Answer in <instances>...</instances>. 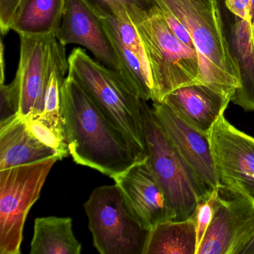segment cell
<instances>
[{"label":"cell","instance_id":"cell-9","mask_svg":"<svg viewBox=\"0 0 254 254\" xmlns=\"http://www.w3.org/2000/svg\"><path fill=\"white\" fill-rule=\"evenodd\" d=\"M20 62L14 81L20 99L19 116L23 120L42 114L46 93L59 42L56 33L20 35Z\"/></svg>","mask_w":254,"mask_h":254},{"label":"cell","instance_id":"cell-28","mask_svg":"<svg viewBox=\"0 0 254 254\" xmlns=\"http://www.w3.org/2000/svg\"><path fill=\"white\" fill-rule=\"evenodd\" d=\"M225 5L236 17L251 23L252 0H225Z\"/></svg>","mask_w":254,"mask_h":254},{"label":"cell","instance_id":"cell-13","mask_svg":"<svg viewBox=\"0 0 254 254\" xmlns=\"http://www.w3.org/2000/svg\"><path fill=\"white\" fill-rule=\"evenodd\" d=\"M62 45L87 49L96 61L120 72L118 60L102 18L83 0H66L60 28L56 33Z\"/></svg>","mask_w":254,"mask_h":254},{"label":"cell","instance_id":"cell-10","mask_svg":"<svg viewBox=\"0 0 254 254\" xmlns=\"http://www.w3.org/2000/svg\"><path fill=\"white\" fill-rule=\"evenodd\" d=\"M197 254H241L254 238V202L223 187Z\"/></svg>","mask_w":254,"mask_h":254},{"label":"cell","instance_id":"cell-22","mask_svg":"<svg viewBox=\"0 0 254 254\" xmlns=\"http://www.w3.org/2000/svg\"><path fill=\"white\" fill-rule=\"evenodd\" d=\"M26 123L31 133L41 142L56 150L62 160L70 155L64 135L61 134L38 118L26 120Z\"/></svg>","mask_w":254,"mask_h":254},{"label":"cell","instance_id":"cell-2","mask_svg":"<svg viewBox=\"0 0 254 254\" xmlns=\"http://www.w3.org/2000/svg\"><path fill=\"white\" fill-rule=\"evenodd\" d=\"M187 28L198 55L205 85L232 98L240 87L218 0H154Z\"/></svg>","mask_w":254,"mask_h":254},{"label":"cell","instance_id":"cell-20","mask_svg":"<svg viewBox=\"0 0 254 254\" xmlns=\"http://www.w3.org/2000/svg\"><path fill=\"white\" fill-rule=\"evenodd\" d=\"M106 31L117 55L122 78L141 99L152 101L153 81L148 61L141 59Z\"/></svg>","mask_w":254,"mask_h":254},{"label":"cell","instance_id":"cell-31","mask_svg":"<svg viewBox=\"0 0 254 254\" xmlns=\"http://www.w3.org/2000/svg\"><path fill=\"white\" fill-rule=\"evenodd\" d=\"M251 30H252L253 39H254V0H252V5H251Z\"/></svg>","mask_w":254,"mask_h":254},{"label":"cell","instance_id":"cell-30","mask_svg":"<svg viewBox=\"0 0 254 254\" xmlns=\"http://www.w3.org/2000/svg\"><path fill=\"white\" fill-rule=\"evenodd\" d=\"M4 47L3 44L1 46V84H4Z\"/></svg>","mask_w":254,"mask_h":254},{"label":"cell","instance_id":"cell-8","mask_svg":"<svg viewBox=\"0 0 254 254\" xmlns=\"http://www.w3.org/2000/svg\"><path fill=\"white\" fill-rule=\"evenodd\" d=\"M209 139L221 187L254 202V137L230 124L224 114Z\"/></svg>","mask_w":254,"mask_h":254},{"label":"cell","instance_id":"cell-23","mask_svg":"<svg viewBox=\"0 0 254 254\" xmlns=\"http://www.w3.org/2000/svg\"><path fill=\"white\" fill-rule=\"evenodd\" d=\"M218 190H212L209 196L200 200L193 213L196 224L197 253L215 213L218 198Z\"/></svg>","mask_w":254,"mask_h":254},{"label":"cell","instance_id":"cell-26","mask_svg":"<svg viewBox=\"0 0 254 254\" xmlns=\"http://www.w3.org/2000/svg\"><path fill=\"white\" fill-rule=\"evenodd\" d=\"M21 0H0V29L2 35L11 31V23Z\"/></svg>","mask_w":254,"mask_h":254},{"label":"cell","instance_id":"cell-16","mask_svg":"<svg viewBox=\"0 0 254 254\" xmlns=\"http://www.w3.org/2000/svg\"><path fill=\"white\" fill-rule=\"evenodd\" d=\"M227 38L240 78V87L231 102L245 111H254V43L251 23L235 16Z\"/></svg>","mask_w":254,"mask_h":254},{"label":"cell","instance_id":"cell-27","mask_svg":"<svg viewBox=\"0 0 254 254\" xmlns=\"http://www.w3.org/2000/svg\"><path fill=\"white\" fill-rule=\"evenodd\" d=\"M161 11L163 13V17H164L166 23H168L174 34L178 37V39L182 41L186 45L194 49L192 40H191L187 28L183 25V23L177 17H175L173 14H171V13L168 12L166 11H163V10H161Z\"/></svg>","mask_w":254,"mask_h":254},{"label":"cell","instance_id":"cell-25","mask_svg":"<svg viewBox=\"0 0 254 254\" xmlns=\"http://www.w3.org/2000/svg\"><path fill=\"white\" fill-rule=\"evenodd\" d=\"M0 124L19 115L20 99L15 81L8 84H1L0 88Z\"/></svg>","mask_w":254,"mask_h":254},{"label":"cell","instance_id":"cell-24","mask_svg":"<svg viewBox=\"0 0 254 254\" xmlns=\"http://www.w3.org/2000/svg\"><path fill=\"white\" fill-rule=\"evenodd\" d=\"M101 18L113 16L112 9L117 4L126 5L127 11L138 9L147 11L156 5L154 0H83Z\"/></svg>","mask_w":254,"mask_h":254},{"label":"cell","instance_id":"cell-11","mask_svg":"<svg viewBox=\"0 0 254 254\" xmlns=\"http://www.w3.org/2000/svg\"><path fill=\"white\" fill-rule=\"evenodd\" d=\"M114 181L136 221L150 230L159 223L173 220L167 199L148 159L134 163Z\"/></svg>","mask_w":254,"mask_h":254},{"label":"cell","instance_id":"cell-5","mask_svg":"<svg viewBox=\"0 0 254 254\" xmlns=\"http://www.w3.org/2000/svg\"><path fill=\"white\" fill-rule=\"evenodd\" d=\"M141 117L150 166L164 191L173 220L181 221L194 213L199 202L211 190L186 163L159 125L152 108L142 99Z\"/></svg>","mask_w":254,"mask_h":254},{"label":"cell","instance_id":"cell-1","mask_svg":"<svg viewBox=\"0 0 254 254\" xmlns=\"http://www.w3.org/2000/svg\"><path fill=\"white\" fill-rule=\"evenodd\" d=\"M62 114L69 154L77 164L110 178L141 160L120 129L67 75L62 87Z\"/></svg>","mask_w":254,"mask_h":254},{"label":"cell","instance_id":"cell-4","mask_svg":"<svg viewBox=\"0 0 254 254\" xmlns=\"http://www.w3.org/2000/svg\"><path fill=\"white\" fill-rule=\"evenodd\" d=\"M68 75L84 89L92 100L120 129L141 160L148 158L141 117V99L120 72L92 59L76 48L68 58Z\"/></svg>","mask_w":254,"mask_h":254},{"label":"cell","instance_id":"cell-3","mask_svg":"<svg viewBox=\"0 0 254 254\" xmlns=\"http://www.w3.org/2000/svg\"><path fill=\"white\" fill-rule=\"evenodd\" d=\"M128 11L142 38L153 81V102L177 89L204 84L198 55L178 39L157 5L150 10Z\"/></svg>","mask_w":254,"mask_h":254},{"label":"cell","instance_id":"cell-29","mask_svg":"<svg viewBox=\"0 0 254 254\" xmlns=\"http://www.w3.org/2000/svg\"><path fill=\"white\" fill-rule=\"evenodd\" d=\"M241 254H254V238L245 246Z\"/></svg>","mask_w":254,"mask_h":254},{"label":"cell","instance_id":"cell-17","mask_svg":"<svg viewBox=\"0 0 254 254\" xmlns=\"http://www.w3.org/2000/svg\"><path fill=\"white\" fill-rule=\"evenodd\" d=\"M66 0H21L11 23V30L20 35L57 33Z\"/></svg>","mask_w":254,"mask_h":254},{"label":"cell","instance_id":"cell-12","mask_svg":"<svg viewBox=\"0 0 254 254\" xmlns=\"http://www.w3.org/2000/svg\"><path fill=\"white\" fill-rule=\"evenodd\" d=\"M152 111L160 127L186 163L211 190H218L221 184L209 134L190 126L163 102H153Z\"/></svg>","mask_w":254,"mask_h":254},{"label":"cell","instance_id":"cell-7","mask_svg":"<svg viewBox=\"0 0 254 254\" xmlns=\"http://www.w3.org/2000/svg\"><path fill=\"white\" fill-rule=\"evenodd\" d=\"M58 156L0 170V254H20L28 214Z\"/></svg>","mask_w":254,"mask_h":254},{"label":"cell","instance_id":"cell-15","mask_svg":"<svg viewBox=\"0 0 254 254\" xmlns=\"http://www.w3.org/2000/svg\"><path fill=\"white\" fill-rule=\"evenodd\" d=\"M61 159L56 150L37 139L20 116L0 124V170L50 157Z\"/></svg>","mask_w":254,"mask_h":254},{"label":"cell","instance_id":"cell-14","mask_svg":"<svg viewBox=\"0 0 254 254\" xmlns=\"http://www.w3.org/2000/svg\"><path fill=\"white\" fill-rule=\"evenodd\" d=\"M231 97L205 84H191L174 90L163 103L184 121L202 133L209 134L215 122L224 115Z\"/></svg>","mask_w":254,"mask_h":254},{"label":"cell","instance_id":"cell-19","mask_svg":"<svg viewBox=\"0 0 254 254\" xmlns=\"http://www.w3.org/2000/svg\"><path fill=\"white\" fill-rule=\"evenodd\" d=\"M81 244L69 217H41L35 220L31 254H79Z\"/></svg>","mask_w":254,"mask_h":254},{"label":"cell","instance_id":"cell-18","mask_svg":"<svg viewBox=\"0 0 254 254\" xmlns=\"http://www.w3.org/2000/svg\"><path fill=\"white\" fill-rule=\"evenodd\" d=\"M143 254H197L194 215L181 221L166 220L150 230Z\"/></svg>","mask_w":254,"mask_h":254},{"label":"cell","instance_id":"cell-6","mask_svg":"<svg viewBox=\"0 0 254 254\" xmlns=\"http://www.w3.org/2000/svg\"><path fill=\"white\" fill-rule=\"evenodd\" d=\"M84 207L99 253L144 254L150 230L132 215L117 184L95 189Z\"/></svg>","mask_w":254,"mask_h":254},{"label":"cell","instance_id":"cell-21","mask_svg":"<svg viewBox=\"0 0 254 254\" xmlns=\"http://www.w3.org/2000/svg\"><path fill=\"white\" fill-rule=\"evenodd\" d=\"M65 47L59 44L46 93L44 111L39 117H35L62 135H64L62 114V87L66 78L65 74L69 68Z\"/></svg>","mask_w":254,"mask_h":254}]
</instances>
